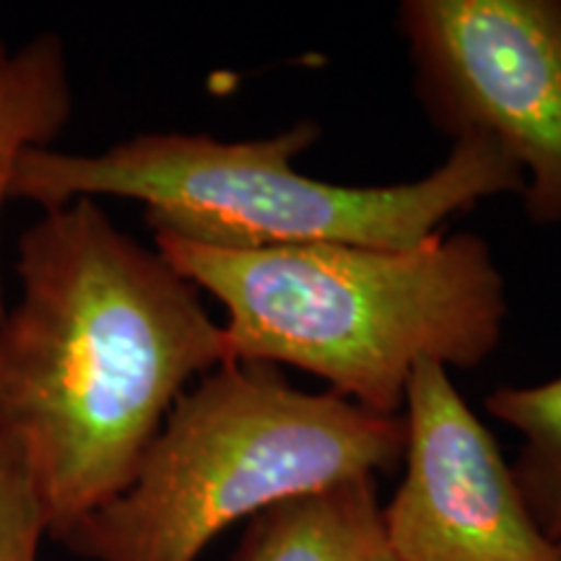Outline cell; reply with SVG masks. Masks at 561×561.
Listing matches in <instances>:
<instances>
[{
  "label": "cell",
  "instance_id": "obj_1",
  "mask_svg": "<svg viewBox=\"0 0 561 561\" xmlns=\"http://www.w3.org/2000/svg\"><path fill=\"white\" fill-rule=\"evenodd\" d=\"M0 320V432L30 447L50 538L136 479L174 403L229 362L203 291L100 201L42 210Z\"/></svg>",
  "mask_w": 561,
  "mask_h": 561
},
{
  "label": "cell",
  "instance_id": "obj_2",
  "mask_svg": "<svg viewBox=\"0 0 561 561\" xmlns=\"http://www.w3.org/2000/svg\"><path fill=\"white\" fill-rule=\"evenodd\" d=\"M153 248L224 307L229 362L297 367L377 416H401L421 362L481 367L507 325V280L473 231L405 250H214L172 237Z\"/></svg>",
  "mask_w": 561,
  "mask_h": 561
},
{
  "label": "cell",
  "instance_id": "obj_3",
  "mask_svg": "<svg viewBox=\"0 0 561 561\" xmlns=\"http://www.w3.org/2000/svg\"><path fill=\"white\" fill-rule=\"evenodd\" d=\"M301 121L265 138L138 133L100 153L32 149L19 159L11 201L42 210L79 198L144 206L153 237L214 250L362 244L405 250L442 234L445 221L494 195H520L523 172L500 144L468 136L426 178L348 187L294 170L320 140Z\"/></svg>",
  "mask_w": 561,
  "mask_h": 561
},
{
  "label": "cell",
  "instance_id": "obj_4",
  "mask_svg": "<svg viewBox=\"0 0 561 561\" xmlns=\"http://www.w3.org/2000/svg\"><path fill=\"white\" fill-rule=\"evenodd\" d=\"M401 416L227 362L174 403L130 486L58 543L87 561H198L229 525L403 462Z\"/></svg>",
  "mask_w": 561,
  "mask_h": 561
},
{
  "label": "cell",
  "instance_id": "obj_5",
  "mask_svg": "<svg viewBox=\"0 0 561 561\" xmlns=\"http://www.w3.org/2000/svg\"><path fill=\"white\" fill-rule=\"evenodd\" d=\"M398 32L434 128L500 144L528 221L561 224V0H403Z\"/></svg>",
  "mask_w": 561,
  "mask_h": 561
},
{
  "label": "cell",
  "instance_id": "obj_6",
  "mask_svg": "<svg viewBox=\"0 0 561 561\" xmlns=\"http://www.w3.org/2000/svg\"><path fill=\"white\" fill-rule=\"evenodd\" d=\"M403 481L382 507L398 561H561L512 466L437 362L413 369L403 405Z\"/></svg>",
  "mask_w": 561,
  "mask_h": 561
},
{
  "label": "cell",
  "instance_id": "obj_7",
  "mask_svg": "<svg viewBox=\"0 0 561 561\" xmlns=\"http://www.w3.org/2000/svg\"><path fill=\"white\" fill-rule=\"evenodd\" d=\"M231 561H398L375 479H351L250 517Z\"/></svg>",
  "mask_w": 561,
  "mask_h": 561
},
{
  "label": "cell",
  "instance_id": "obj_8",
  "mask_svg": "<svg viewBox=\"0 0 561 561\" xmlns=\"http://www.w3.org/2000/svg\"><path fill=\"white\" fill-rule=\"evenodd\" d=\"M70 117L73 81L60 34L39 32L19 47L0 37V216L19 159L32 149H53ZM5 307L0 276V320Z\"/></svg>",
  "mask_w": 561,
  "mask_h": 561
},
{
  "label": "cell",
  "instance_id": "obj_9",
  "mask_svg": "<svg viewBox=\"0 0 561 561\" xmlns=\"http://www.w3.org/2000/svg\"><path fill=\"white\" fill-rule=\"evenodd\" d=\"M486 411L520 434L512 473L533 520L561 551V375L538 385H502L486 398Z\"/></svg>",
  "mask_w": 561,
  "mask_h": 561
},
{
  "label": "cell",
  "instance_id": "obj_10",
  "mask_svg": "<svg viewBox=\"0 0 561 561\" xmlns=\"http://www.w3.org/2000/svg\"><path fill=\"white\" fill-rule=\"evenodd\" d=\"M47 536L50 512L30 447L0 432V561H39Z\"/></svg>",
  "mask_w": 561,
  "mask_h": 561
}]
</instances>
